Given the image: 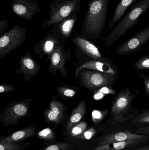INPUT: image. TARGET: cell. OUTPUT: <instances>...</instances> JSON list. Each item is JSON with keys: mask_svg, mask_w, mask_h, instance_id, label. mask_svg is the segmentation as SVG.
Returning a JSON list of instances; mask_svg holds the SVG:
<instances>
[{"mask_svg": "<svg viewBox=\"0 0 149 150\" xmlns=\"http://www.w3.org/2000/svg\"><path fill=\"white\" fill-rule=\"evenodd\" d=\"M149 10V0H141L130 8L129 11L112 29L105 38V43L112 45L125 35L138 22L141 16Z\"/></svg>", "mask_w": 149, "mask_h": 150, "instance_id": "4", "label": "cell"}, {"mask_svg": "<svg viewBox=\"0 0 149 150\" xmlns=\"http://www.w3.org/2000/svg\"><path fill=\"white\" fill-rule=\"evenodd\" d=\"M15 88L13 86L8 85H1L0 86V93H6L7 92L10 91L12 90H15Z\"/></svg>", "mask_w": 149, "mask_h": 150, "instance_id": "32", "label": "cell"}, {"mask_svg": "<svg viewBox=\"0 0 149 150\" xmlns=\"http://www.w3.org/2000/svg\"><path fill=\"white\" fill-rule=\"evenodd\" d=\"M149 41V25L120 45L115 50L118 55H127L142 50V47Z\"/></svg>", "mask_w": 149, "mask_h": 150, "instance_id": "10", "label": "cell"}, {"mask_svg": "<svg viewBox=\"0 0 149 150\" xmlns=\"http://www.w3.org/2000/svg\"><path fill=\"white\" fill-rule=\"evenodd\" d=\"M36 135L38 138L43 141H54L57 139L54 129L50 128H46L37 132Z\"/></svg>", "mask_w": 149, "mask_h": 150, "instance_id": "25", "label": "cell"}, {"mask_svg": "<svg viewBox=\"0 0 149 150\" xmlns=\"http://www.w3.org/2000/svg\"><path fill=\"white\" fill-rule=\"evenodd\" d=\"M30 143L0 142V150H24L29 146Z\"/></svg>", "mask_w": 149, "mask_h": 150, "instance_id": "24", "label": "cell"}, {"mask_svg": "<svg viewBox=\"0 0 149 150\" xmlns=\"http://www.w3.org/2000/svg\"><path fill=\"white\" fill-rule=\"evenodd\" d=\"M40 150H75L69 143L57 142L45 147Z\"/></svg>", "mask_w": 149, "mask_h": 150, "instance_id": "27", "label": "cell"}, {"mask_svg": "<svg viewBox=\"0 0 149 150\" xmlns=\"http://www.w3.org/2000/svg\"><path fill=\"white\" fill-rule=\"evenodd\" d=\"M74 44L86 54L96 60H106L108 59L101 55L99 49L94 44L85 39L79 36H76L72 39Z\"/></svg>", "mask_w": 149, "mask_h": 150, "instance_id": "14", "label": "cell"}, {"mask_svg": "<svg viewBox=\"0 0 149 150\" xmlns=\"http://www.w3.org/2000/svg\"><path fill=\"white\" fill-rule=\"evenodd\" d=\"M109 113L108 110H94L92 113V120L95 126L100 127L99 123L101 122Z\"/></svg>", "mask_w": 149, "mask_h": 150, "instance_id": "26", "label": "cell"}, {"mask_svg": "<svg viewBox=\"0 0 149 150\" xmlns=\"http://www.w3.org/2000/svg\"><path fill=\"white\" fill-rule=\"evenodd\" d=\"M37 126L31 124L22 129L12 133L6 137H1L0 142L18 143L33 137L36 134Z\"/></svg>", "mask_w": 149, "mask_h": 150, "instance_id": "15", "label": "cell"}, {"mask_svg": "<svg viewBox=\"0 0 149 150\" xmlns=\"http://www.w3.org/2000/svg\"><path fill=\"white\" fill-rule=\"evenodd\" d=\"M136 95L129 88L122 89L114 99L109 118L103 124L105 127L122 125L130 122L138 114V110L132 105Z\"/></svg>", "mask_w": 149, "mask_h": 150, "instance_id": "1", "label": "cell"}, {"mask_svg": "<svg viewBox=\"0 0 149 150\" xmlns=\"http://www.w3.org/2000/svg\"><path fill=\"white\" fill-rule=\"evenodd\" d=\"M20 66L22 73L27 76H36L39 70L38 64L28 54L22 57L20 60Z\"/></svg>", "mask_w": 149, "mask_h": 150, "instance_id": "20", "label": "cell"}, {"mask_svg": "<svg viewBox=\"0 0 149 150\" xmlns=\"http://www.w3.org/2000/svg\"><path fill=\"white\" fill-rule=\"evenodd\" d=\"M9 2L11 10L19 17L31 21L41 12L39 0H2Z\"/></svg>", "mask_w": 149, "mask_h": 150, "instance_id": "9", "label": "cell"}, {"mask_svg": "<svg viewBox=\"0 0 149 150\" xmlns=\"http://www.w3.org/2000/svg\"><path fill=\"white\" fill-rule=\"evenodd\" d=\"M125 150H149V143L142 146L130 148Z\"/></svg>", "mask_w": 149, "mask_h": 150, "instance_id": "34", "label": "cell"}, {"mask_svg": "<svg viewBox=\"0 0 149 150\" xmlns=\"http://www.w3.org/2000/svg\"><path fill=\"white\" fill-rule=\"evenodd\" d=\"M29 105L24 101L10 104L0 115V122L4 127L17 124L21 118L29 116Z\"/></svg>", "mask_w": 149, "mask_h": 150, "instance_id": "8", "label": "cell"}, {"mask_svg": "<svg viewBox=\"0 0 149 150\" xmlns=\"http://www.w3.org/2000/svg\"><path fill=\"white\" fill-rule=\"evenodd\" d=\"M26 37V27L15 25L5 33L0 38V56H3L19 47Z\"/></svg>", "mask_w": 149, "mask_h": 150, "instance_id": "7", "label": "cell"}, {"mask_svg": "<svg viewBox=\"0 0 149 150\" xmlns=\"http://www.w3.org/2000/svg\"><path fill=\"white\" fill-rule=\"evenodd\" d=\"M134 132L137 134H149V126L135 128Z\"/></svg>", "mask_w": 149, "mask_h": 150, "instance_id": "30", "label": "cell"}, {"mask_svg": "<svg viewBox=\"0 0 149 150\" xmlns=\"http://www.w3.org/2000/svg\"><path fill=\"white\" fill-rule=\"evenodd\" d=\"M50 16L41 26L50 28L67 17L77 14L81 8V0H54L50 5Z\"/></svg>", "mask_w": 149, "mask_h": 150, "instance_id": "5", "label": "cell"}, {"mask_svg": "<svg viewBox=\"0 0 149 150\" xmlns=\"http://www.w3.org/2000/svg\"><path fill=\"white\" fill-rule=\"evenodd\" d=\"M88 128V123L85 121H82L73 127L66 133L67 137L69 139L78 140V138Z\"/></svg>", "mask_w": 149, "mask_h": 150, "instance_id": "22", "label": "cell"}, {"mask_svg": "<svg viewBox=\"0 0 149 150\" xmlns=\"http://www.w3.org/2000/svg\"><path fill=\"white\" fill-rule=\"evenodd\" d=\"M8 25V21L5 19L0 20V35L2 36L3 32Z\"/></svg>", "mask_w": 149, "mask_h": 150, "instance_id": "31", "label": "cell"}, {"mask_svg": "<svg viewBox=\"0 0 149 150\" xmlns=\"http://www.w3.org/2000/svg\"><path fill=\"white\" fill-rule=\"evenodd\" d=\"M50 107V109L44 113L45 121L49 124L55 125L60 124L64 118L65 106L61 102L53 100L51 102Z\"/></svg>", "mask_w": 149, "mask_h": 150, "instance_id": "12", "label": "cell"}, {"mask_svg": "<svg viewBox=\"0 0 149 150\" xmlns=\"http://www.w3.org/2000/svg\"><path fill=\"white\" fill-rule=\"evenodd\" d=\"M149 143L148 140H131L108 144L93 148L91 150H125Z\"/></svg>", "mask_w": 149, "mask_h": 150, "instance_id": "16", "label": "cell"}, {"mask_svg": "<svg viewBox=\"0 0 149 150\" xmlns=\"http://www.w3.org/2000/svg\"><path fill=\"white\" fill-rule=\"evenodd\" d=\"M143 83L145 86V93L146 96L149 98V78H144Z\"/></svg>", "mask_w": 149, "mask_h": 150, "instance_id": "33", "label": "cell"}, {"mask_svg": "<svg viewBox=\"0 0 149 150\" xmlns=\"http://www.w3.org/2000/svg\"><path fill=\"white\" fill-rule=\"evenodd\" d=\"M129 123L136 128L149 126V108L142 110Z\"/></svg>", "mask_w": 149, "mask_h": 150, "instance_id": "21", "label": "cell"}, {"mask_svg": "<svg viewBox=\"0 0 149 150\" xmlns=\"http://www.w3.org/2000/svg\"><path fill=\"white\" fill-rule=\"evenodd\" d=\"M84 69H90L102 72L113 75H118V70L116 66L111 60L108 59L106 60H94L87 62L82 64L77 69L75 72L76 78L79 73Z\"/></svg>", "mask_w": 149, "mask_h": 150, "instance_id": "11", "label": "cell"}, {"mask_svg": "<svg viewBox=\"0 0 149 150\" xmlns=\"http://www.w3.org/2000/svg\"><path fill=\"white\" fill-rule=\"evenodd\" d=\"M85 69L81 72V82L85 87L92 91L104 87L112 88L118 79L117 75Z\"/></svg>", "mask_w": 149, "mask_h": 150, "instance_id": "6", "label": "cell"}, {"mask_svg": "<svg viewBox=\"0 0 149 150\" xmlns=\"http://www.w3.org/2000/svg\"><path fill=\"white\" fill-rule=\"evenodd\" d=\"M134 65L135 69L137 70L149 69V55L140 58L134 63Z\"/></svg>", "mask_w": 149, "mask_h": 150, "instance_id": "28", "label": "cell"}, {"mask_svg": "<svg viewBox=\"0 0 149 150\" xmlns=\"http://www.w3.org/2000/svg\"><path fill=\"white\" fill-rule=\"evenodd\" d=\"M135 128L129 122L108 127L99 136L94 138L92 143V149L104 144L118 142L149 140V134H137L134 132Z\"/></svg>", "mask_w": 149, "mask_h": 150, "instance_id": "3", "label": "cell"}, {"mask_svg": "<svg viewBox=\"0 0 149 150\" xmlns=\"http://www.w3.org/2000/svg\"><path fill=\"white\" fill-rule=\"evenodd\" d=\"M59 92L64 96L67 97H72L75 95L76 92L74 90L69 88L59 87Z\"/></svg>", "mask_w": 149, "mask_h": 150, "instance_id": "29", "label": "cell"}, {"mask_svg": "<svg viewBox=\"0 0 149 150\" xmlns=\"http://www.w3.org/2000/svg\"><path fill=\"white\" fill-rule=\"evenodd\" d=\"M99 133H102V130L100 127L93 126L87 128L78 138L77 140H93L97 137Z\"/></svg>", "mask_w": 149, "mask_h": 150, "instance_id": "23", "label": "cell"}, {"mask_svg": "<svg viewBox=\"0 0 149 150\" xmlns=\"http://www.w3.org/2000/svg\"><path fill=\"white\" fill-rule=\"evenodd\" d=\"M110 0H92L82 22V33L88 38H99L106 26Z\"/></svg>", "mask_w": 149, "mask_h": 150, "instance_id": "2", "label": "cell"}, {"mask_svg": "<svg viewBox=\"0 0 149 150\" xmlns=\"http://www.w3.org/2000/svg\"><path fill=\"white\" fill-rule=\"evenodd\" d=\"M117 4L112 20L109 22V30L113 29L117 22L120 20L124 16L126 11L141 0H117Z\"/></svg>", "mask_w": 149, "mask_h": 150, "instance_id": "18", "label": "cell"}, {"mask_svg": "<svg viewBox=\"0 0 149 150\" xmlns=\"http://www.w3.org/2000/svg\"><path fill=\"white\" fill-rule=\"evenodd\" d=\"M65 54L62 47L60 46L57 47L52 52L51 57L50 70L52 73L59 70L62 76H66L67 73L65 69Z\"/></svg>", "mask_w": 149, "mask_h": 150, "instance_id": "17", "label": "cell"}, {"mask_svg": "<svg viewBox=\"0 0 149 150\" xmlns=\"http://www.w3.org/2000/svg\"><path fill=\"white\" fill-rule=\"evenodd\" d=\"M86 112L85 100H81L77 107L73 111L66 125V134L73 126L79 123L85 117Z\"/></svg>", "mask_w": 149, "mask_h": 150, "instance_id": "19", "label": "cell"}, {"mask_svg": "<svg viewBox=\"0 0 149 150\" xmlns=\"http://www.w3.org/2000/svg\"><path fill=\"white\" fill-rule=\"evenodd\" d=\"M78 18V14H73L52 26L50 31L58 33L62 38L69 37Z\"/></svg>", "mask_w": 149, "mask_h": 150, "instance_id": "13", "label": "cell"}]
</instances>
